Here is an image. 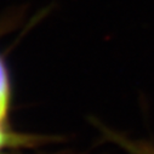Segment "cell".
<instances>
[{
	"instance_id": "7a4b0ae2",
	"label": "cell",
	"mask_w": 154,
	"mask_h": 154,
	"mask_svg": "<svg viewBox=\"0 0 154 154\" xmlns=\"http://www.w3.org/2000/svg\"><path fill=\"white\" fill-rule=\"evenodd\" d=\"M10 101V84L4 62L0 58V106L8 109Z\"/></svg>"
},
{
	"instance_id": "6da1fadb",
	"label": "cell",
	"mask_w": 154,
	"mask_h": 154,
	"mask_svg": "<svg viewBox=\"0 0 154 154\" xmlns=\"http://www.w3.org/2000/svg\"><path fill=\"white\" fill-rule=\"evenodd\" d=\"M107 136L109 140L114 141L115 143H118L122 146L129 154H154V146L147 142H138V141H132L129 140L124 136H120L118 134H115L113 131L107 130L106 131Z\"/></svg>"
}]
</instances>
